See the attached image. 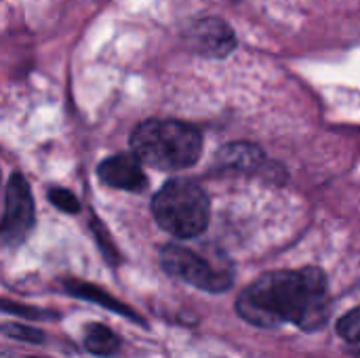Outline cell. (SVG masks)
Masks as SVG:
<instances>
[{
  "mask_svg": "<svg viewBox=\"0 0 360 358\" xmlns=\"http://www.w3.org/2000/svg\"><path fill=\"white\" fill-rule=\"evenodd\" d=\"M63 289L65 293H70L72 298L76 300H82V302H89V304H95L103 310H110L114 314H120L122 319L131 321V323H137L141 327H146L148 323L131 308L127 306L124 302H120L118 298H114L112 293H108L105 289L93 285V283H86V281H76V279H68L63 281Z\"/></svg>",
  "mask_w": 360,
  "mask_h": 358,
  "instance_id": "ba28073f",
  "label": "cell"
},
{
  "mask_svg": "<svg viewBox=\"0 0 360 358\" xmlns=\"http://www.w3.org/2000/svg\"><path fill=\"white\" fill-rule=\"evenodd\" d=\"M217 160L224 167H230L236 171H253L262 165L264 154L257 146H251V143H230L217 152Z\"/></svg>",
  "mask_w": 360,
  "mask_h": 358,
  "instance_id": "30bf717a",
  "label": "cell"
},
{
  "mask_svg": "<svg viewBox=\"0 0 360 358\" xmlns=\"http://www.w3.org/2000/svg\"><path fill=\"white\" fill-rule=\"evenodd\" d=\"M188 42L205 57H226L236 46L232 27L217 17L196 21L188 32Z\"/></svg>",
  "mask_w": 360,
  "mask_h": 358,
  "instance_id": "8992f818",
  "label": "cell"
},
{
  "mask_svg": "<svg viewBox=\"0 0 360 358\" xmlns=\"http://www.w3.org/2000/svg\"><path fill=\"white\" fill-rule=\"evenodd\" d=\"M162 270L205 293H226L234 285V270L228 260L213 262L188 247L165 245L160 249Z\"/></svg>",
  "mask_w": 360,
  "mask_h": 358,
  "instance_id": "277c9868",
  "label": "cell"
},
{
  "mask_svg": "<svg viewBox=\"0 0 360 358\" xmlns=\"http://www.w3.org/2000/svg\"><path fill=\"white\" fill-rule=\"evenodd\" d=\"M152 213L167 234L196 238L209 228L211 200L196 181L171 179L152 198Z\"/></svg>",
  "mask_w": 360,
  "mask_h": 358,
  "instance_id": "3957f363",
  "label": "cell"
},
{
  "mask_svg": "<svg viewBox=\"0 0 360 358\" xmlns=\"http://www.w3.org/2000/svg\"><path fill=\"white\" fill-rule=\"evenodd\" d=\"M30 358H44V357H30Z\"/></svg>",
  "mask_w": 360,
  "mask_h": 358,
  "instance_id": "2e32d148",
  "label": "cell"
},
{
  "mask_svg": "<svg viewBox=\"0 0 360 358\" xmlns=\"http://www.w3.org/2000/svg\"><path fill=\"white\" fill-rule=\"evenodd\" d=\"M141 160L131 152V154H116L112 158H105L97 175L99 179L116 190H127V192H141L148 186V177L141 169Z\"/></svg>",
  "mask_w": 360,
  "mask_h": 358,
  "instance_id": "52a82bcc",
  "label": "cell"
},
{
  "mask_svg": "<svg viewBox=\"0 0 360 358\" xmlns=\"http://www.w3.org/2000/svg\"><path fill=\"white\" fill-rule=\"evenodd\" d=\"M234 310L259 329L293 325L304 333H316L333 310L329 279L316 266L266 272L238 293Z\"/></svg>",
  "mask_w": 360,
  "mask_h": 358,
  "instance_id": "6da1fadb",
  "label": "cell"
},
{
  "mask_svg": "<svg viewBox=\"0 0 360 358\" xmlns=\"http://www.w3.org/2000/svg\"><path fill=\"white\" fill-rule=\"evenodd\" d=\"M131 152L158 171H181L200 158L202 135L192 124L179 120L150 118L131 133Z\"/></svg>",
  "mask_w": 360,
  "mask_h": 358,
  "instance_id": "7a4b0ae2",
  "label": "cell"
},
{
  "mask_svg": "<svg viewBox=\"0 0 360 358\" xmlns=\"http://www.w3.org/2000/svg\"><path fill=\"white\" fill-rule=\"evenodd\" d=\"M36 219L34 200L23 175L13 173L4 190V215H2V245L19 247L32 232Z\"/></svg>",
  "mask_w": 360,
  "mask_h": 358,
  "instance_id": "5b68a950",
  "label": "cell"
},
{
  "mask_svg": "<svg viewBox=\"0 0 360 358\" xmlns=\"http://www.w3.org/2000/svg\"><path fill=\"white\" fill-rule=\"evenodd\" d=\"M49 200H51L57 209H61L63 213H78V211H80L78 198H76L72 192L63 190V188H51V190H49Z\"/></svg>",
  "mask_w": 360,
  "mask_h": 358,
  "instance_id": "5bb4252c",
  "label": "cell"
},
{
  "mask_svg": "<svg viewBox=\"0 0 360 358\" xmlns=\"http://www.w3.org/2000/svg\"><path fill=\"white\" fill-rule=\"evenodd\" d=\"M2 310L6 314H17L23 319H32V321H46V319H57L53 312L42 310V308H32V306H23V304H15L11 300H2Z\"/></svg>",
  "mask_w": 360,
  "mask_h": 358,
  "instance_id": "4fadbf2b",
  "label": "cell"
},
{
  "mask_svg": "<svg viewBox=\"0 0 360 358\" xmlns=\"http://www.w3.org/2000/svg\"><path fill=\"white\" fill-rule=\"evenodd\" d=\"M2 335L11 338L15 342H23V344H44V333L36 327L30 325H21V323H2Z\"/></svg>",
  "mask_w": 360,
  "mask_h": 358,
  "instance_id": "7c38bea8",
  "label": "cell"
},
{
  "mask_svg": "<svg viewBox=\"0 0 360 358\" xmlns=\"http://www.w3.org/2000/svg\"><path fill=\"white\" fill-rule=\"evenodd\" d=\"M120 344V338L103 323H89L82 329V346L95 357H114Z\"/></svg>",
  "mask_w": 360,
  "mask_h": 358,
  "instance_id": "9c48e42d",
  "label": "cell"
},
{
  "mask_svg": "<svg viewBox=\"0 0 360 358\" xmlns=\"http://www.w3.org/2000/svg\"><path fill=\"white\" fill-rule=\"evenodd\" d=\"M93 228H95V236H97V243H99V249H101L103 257H105L110 264H116V262H118V253H116V249L112 247V243H110L105 230L99 228L97 224H93Z\"/></svg>",
  "mask_w": 360,
  "mask_h": 358,
  "instance_id": "9a60e30c",
  "label": "cell"
},
{
  "mask_svg": "<svg viewBox=\"0 0 360 358\" xmlns=\"http://www.w3.org/2000/svg\"><path fill=\"white\" fill-rule=\"evenodd\" d=\"M335 331L348 346L360 352V306L348 310L342 319H338Z\"/></svg>",
  "mask_w": 360,
  "mask_h": 358,
  "instance_id": "8fae6325",
  "label": "cell"
}]
</instances>
